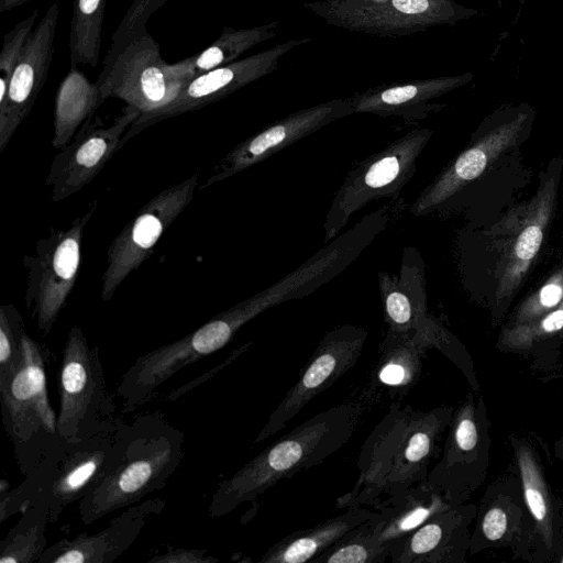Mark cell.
<instances>
[{"label": "cell", "instance_id": "7402d4cb", "mask_svg": "<svg viewBox=\"0 0 563 563\" xmlns=\"http://www.w3.org/2000/svg\"><path fill=\"white\" fill-rule=\"evenodd\" d=\"M375 512L361 528L379 542L389 544L406 537L435 512L446 508V503L435 487L420 482L372 507Z\"/></svg>", "mask_w": 563, "mask_h": 563}, {"label": "cell", "instance_id": "9a60e30c", "mask_svg": "<svg viewBox=\"0 0 563 563\" xmlns=\"http://www.w3.org/2000/svg\"><path fill=\"white\" fill-rule=\"evenodd\" d=\"M140 115L139 110L125 106L108 125L99 117L88 119L51 163L44 181L51 199L63 201L90 184L121 148L124 133Z\"/></svg>", "mask_w": 563, "mask_h": 563}, {"label": "cell", "instance_id": "cb8c5ba5", "mask_svg": "<svg viewBox=\"0 0 563 563\" xmlns=\"http://www.w3.org/2000/svg\"><path fill=\"white\" fill-rule=\"evenodd\" d=\"M279 21L246 29L225 26L219 37L203 51L169 64L173 77L184 86L197 76L231 64L252 47L277 35Z\"/></svg>", "mask_w": 563, "mask_h": 563}, {"label": "cell", "instance_id": "277c9868", "mask_svg": "<svg viewBox=\"0 0 563 563\" xmlns=\"http://www.w3.org/2000/svg\"><path fill=\"white\" fill-rule=\"evenodd\" d=\"M124 418L114 416L92 432L60 449L13 489L0 488V522L40 501L48 522H56L63 511L79 501L107 468Z\"/></svg>", "mask_w": 563, "mask_h": 563}, {"label": "cell", "instance_id": "d6a6232c", "mask_svg": "<svg viewBox=\"0 0 563 563\" xmlns=\"http://www.w3.org/2000/svg\"><path fill=\"white\" fill-rule=\"evenodd\" d=\"M542 242V231L538 225L527 227L519 235L516 244V254L523 261L531 260Z\"/></svg>", "mask_w": 563, "mask_h": 563}, {"label": "cell", "instance_id": "1f68e13d", "mask_svg": "<svg viewBox=\"0 0 563 563\" xmlns=\"http://www.w3.org/2000/svg\"><path fill=\"white\" fill-rule=\"evenodd\" d=\"M148 563H217L219 560L208 554L205 549H187L166 547V551L156 553Z\"/></svg>", "mask_w": 563, "mask_h": 563}, {"label": "cell", "instance_id": "8fae6325", "mask_svg": "<svg viewBox=\"0 0 563 563\" xmlns=\"http://www.w3.org/2000/svg\"><path fill=\"white\" fill-rule=\"evenodd\" d=\"M199 174L165 188L145 203L108 247L100 296L109 301L121 284L150 257L162 235L194 198Z\"/></svg>", "mask_w": 563, "mask_h": 563}, {"label": "cell", "instance_id": "7a4b0ae2", "mask_svg": "<svg viewBox=\"0 0 563 563\" xmlns=\"http://www.w3.org/2000/svg\"><path fill=\"white\" fill-rule=\"evenodd\" d=\"M440 409L416 410L390 404L388 411L365 439L353 487L336 499V508L374 507L427 479L435 443L444 426Z\"/></svg>", "mask_w": 563, "mask_h": 563}, {"label": "cell", "instance_id": "74e56055", "mask_svg": "<svg viewBox=\"0 0 563 563\" xmlns=\"http://www.w3.org/2000/svg\"><path fill=\"white\" fill-rule=\"evenodd\" d=\"M545 331L552 332L563 328V310H558L549 314L542 322Z\"/></svg>", "mask_w": 563, "mask_h": 563}, {"label": "cell", "instance_id": "d6986e66", "mask_svg": "<svg viewBox=\"0 0 563 563\" xmlns=\"http://www.w3.org/2000/svg\"><path fill=\"white\" fill-rule=\"evenodd\" d=\"M472 73L371 87L349 97L354 113L395 118L415 124L443 108L435 102L473 79Z\"/></svg>", "mask_w": 563, "mask_h": 563}, {"label": "cell", "instance_id": "f546056e", "mask_svg": "<svg viewBox=\"0 0 563 563\" xmlns=\"http://www.w3.org/2000/svg\"><path fill=\"white\" fill-rule=\"evenodd\" d=\"M38 14L40 10L36 8L29 16L4 34L0 52V106L7 100L11 76Z\"/></svg>", "mask_w": 563, "mask_h": 563}, {"label": "cell", "instance_id": "4316f807", "mask_svg": "<svg viewBox=\"0 0 563 563\" xmlns=\"http://www.w3.org/2000/svg\"><path fill=\"white\" fill-rule=\"evenodd\" d=\"M107 1L74 0L68 42L70 67L98 66Z\"/></svg>", "mask_w": 563, "mask_h": 563}, {"label": "cell", "instance_id": "8992f818", "mask_svg": "<svg viewBox=\"0 0 563 563\" xmlns=\"http://www.w3.org/2000/svg\"><path fill=\"white\" fill-rule=\"evenodd\" d=\"M257 316L247 298L219 312L179 340L140 355L123 373L115 390L121 413L137 411L169 378L224 347L244 324Z\"/></svg>", "mask_w": 563, "mask_h": 563}, {"label": "cell", "instance_id": "8d00e7d4", "mask_svg": "<svg viewBox=\"0 0 563 563\" xmlns=\"http://www.w3.org/2000/svg\"><path fill=\"white\" fill-rule=\"evenodd\" d=\"M562 297V288L558 285L550 284L544 286L540 291V301L547 307H552L559 302Z\"/></svg>", "mask_w": 563, "mask_h": 563}, {"label": "cell", "instance_id": "7c38bea8", "mask_svg": "<svg viewBox=\"0 0 563 563\" xmlns=\"http://www.w3.org/2000/svg\"><path fill=\"white\" fill-rule=\"evenodd\" d=\"M96 82L104 101L109 97L119 98L141 114L167 104L184 87L170 75L159 44L147 31L130 38L113 56L104 58Z\"/></svg>", "mask_w": 563, "mask_h": 563}, {"label": "cell", "instance_id": "ffe728a7", "mask_svg": "<svg viewBox=\"0 0 563 563\" xmlns=\"http://www.w3.org/2000/svg\"><path fill=\"white\" fill-rule=\"evenodd\" d=\"M428 349L412 332L387 329L361 399L374 405L402 400L420 379L422 358Z\"/></svg>", "mask_w": 563, "mask_h": 563}, {"label": "cell", "instance_id": "603a6c76", "mask_svg": "<svg viewBox=\"0 0 563 563\" xmlns=\"http://www.w3.org/2000/svg\"><path fill=\"white\" fill-rule=\"evenodd\" d=\"M311 528L285 536L273 544L258 560L260 563L312 562L347 532L369 519L375 510L371 507H349Z\"/></svg>", "mask_w": 563, "mask_h": 563}, {"label": "cell", "instance_id": "44dd1931", "mask_svg": "<svg viewBox=\"0 0 563 563\" xmlns=\"http://www.w3.org/2000/svg\"><path fill=\"white\" fill-rule=\"evenodd\" d=\"M378 288L389 330L417 332L429 318L424 263L416 247L404 249L399 275L378 273Z\"/></svg>", "mask_w": 563, "mask_h": 563}, {"label": "cell", "instance_id": "f35d334b", "mask_svg": "<svg viewBox=\"0 0 563 563\" xmlns=\"http://www.w3.org/2000/svg\"><path fill=\"white\" fill-rule=\"evenodd\" d=\"M32 0H0V12L13 10L16 7L23 5Z\"/></svg>", "mask_w": 563, "mask_h": 563}, {"label": "cell", "instance_id": "d590c367", "mask_svg": "<svg viewBox=\"0 0 563 563\" xmlns=\"http://www.w3.org/2000/svg\"><path fill=\"white\" fill-rule=\"evenodd\" d=\"M522 471H523L525 495H526L527 504H528L532 515L538 520H542L547 514L544 498L537 488L531 486L529 474H528V471L525 467V465H522Z\"/></svg>", "mask_w": 563, "mask_h": 563}, {"label": "cell", "instance_id": "2e32d148", "mask_svg": "<svg viewBox=\"0 0 563 563\" xmlns=\"http://www.w3.org/2000/svg\"><path fill=\"white\" fill-rule=\"evenodd\" d=\"M351 114L354 112L347 98L331 99L292 112L234 146L220 159L213 174L205 180L199 189L225 180L323 126Z\"/></svg>", "mask_w": 563, "mask_h": 563}, {"label": "cell", "instance_id": "83f0119b", "mask_svg": "<svg viewBox=\"0 0 563 563\" xmlns=\"http://www.w3.org/2000/svg\"><path fill=\"white\" fill-rule=\"evenodd\" d=\"M390 545L366 533L361 525L317 556L314 563H383L389 559Z\"/></svg>", "mask_w": 563, "mask_h": 563}, {"label": "cell", "instance_id": "e0dca14e", "mask_svg": "<svg viewBox=\"0 0 563 563\" xmlns=\"http://www.w3.org/2000/svg\"><path fill=\"white\" fill-rule=\"evenodd\" d=\"M59 8L53 2L30 34L0 106V154L29 115L44 87L53 59Z\"/></svg>", "mask_w": 563, "mask_h": 563}, {"label": "cell", "instance_id": "30bf717a", "mask_svg": "<svg viewBox=\"0 0 563 563\" xmlns=\"http://www.w3.org/2000/svg\"><path fill=\"white\" fill-rule=\"evenodd\" d=\"M57 428L64 442H75L117 416L100 358L82 329L74 325L66 338L57 372Z\"/></svg>", "mask_w": 563, "mask_h": 563}, {"label": "cell", "instance_id": "3957f363", "mask_svg": "<svg viewBox=\"0 0 563 563\" xmlns=\"http://www.w3.org/2000/svg\"><path fill=\"white\" fill-rule=\"evenodd\" d=\"M362 411L361 402L339 404L290 430L217 485L208 515L224 517L240 505L255 501L282 479L321 464L350 441Z\"/></svg>", "mask_w": 563, "mask_h": 563}, {"label": "cell", "instance_id": "5b68a950", "mask_svg": "<svg viewBox=\"0 0 563 563\" xmlns=\"http://www.w3.org/2000/svg\"><path fill=\"white\" fill-rule=\"evenodd\" d=\"M53 358L46 344L25 332L21 365L10 377L0 380L2 424L24 477L65 443L47 393V369Z\"/></svg>", "mask_w": 563, "mask_h": 563}, {"label": "cell", "instance_id": "ba28073f", "mask_svg": "<svg viewBox=\"0 0 563 563\" xmlns=\"http://www.w3.org/2000/svg\"><path fill=\"white\" fill-rule=\"evenodd\" d=\"M432 131L417 128L355 165L338 188L323 223V242L329 243L347 224L353 213L372 201L398 198L417 169V161Z\"/></svg>", "mask_w": 563, "mask_h": 563}, {"label": "cell", "instance_id": "484cf974", "mask_svg": "<svg viewBox=\"0 0 563 563\" xmlns=\"http://www.w3.org/2000/svg\"><path fill=\"white\" fill-rule=\"evenodd\" d=\"M48 523L44 505L32 503L0 541V563H38L48 547L45 536Z\"/></svg>", "mask_w": 563, "mask_h": 563}, {"label": "cell", "instance_id": "836d02e7", "mask_svg": "<svg viewBox=\"0 0 563 563\" xmlns=\"http://www.w3.org/2000/svg\"><path fill=\"white\" fill-rule=\"evenodd\" d=\"M452 440L462 450H473L477 443V430L473 420L461 418L456 422Z\"/></svg>", "mask_w": 563, "mask_h": 563}, {"label": "cell", "instance_id": "4dcf8cb0", "mask_svg": "<svg viewBox=\"0 0 563 563\" xmlns=\"http://www.w3.org/2000/svg\"><path fill=\"white\" fill-rule=\"evenodd\" d=\"M166 0H134L114 32L106 57L113 56L130 38L146 31V22Z\"/></svg>", "mask_w": 563, "mask_h": 563}, {"label": "cell", "instance_id": "d4e9b609", "mask_svg": "<svg viewBox=\"0 0 563 563\" xmlns=\"http://www.w3.org/2000/svg\"><path fill=\"white\" fill-rule=\"evenodd\" d=\"M103 102L98 84L90 82L77 67H70L56 92L53 147L60 150L67 145Z\"/></svg>", "mask_w": 563, "mask_h": 563}, {"label": "cell", "instance_id": "6da1fadb", "mask_svg": "<svg viewBox=\"0 0 563 563\" xmlns=\"http://www.w3.org/2000/svg\"><path fill=\"white\" fill-rule=\"evenodd\" d=\"M185 433L159 411H140L124 419L112 457L78 501L84 525L142 501L162 490L185 455Z\"/></svg>", "mask_w": 563, "mask_h": 563}, {"label": "cell", "instance_id": "ac0fdd59", "mask_svg": "<svg viewBox=\"0 0 563 563\" xmlns=\"http://www.w3.org/2000/svg\"><path fill=\"white\" fill-rule=\"evenodd\" d=\"M166 500L153 498L124 508L96 533H79L48 545L38 563H113L137 539L150 520L162 514Z\"/></svg>", "mask_w": 563, "mask_h": 563}, {"label": "cell", "instance_id": "e575fe53", "mask_svg": "<svg viewBox=\"0 0 563 563\" xmlns=\"http://www.w3.org/2000/svg\"><path fill=\"white\" fill-rule=\"evenodd\" d=\"M507 517L501 509L489 510L483 521V531L487 539L497 540L505 533Z\"/></svg>", "mask_w": 563, "mask_h": 563}, {"label": "cell", "instance_id": "52a82bcc", "mask_svg": "<svg viewBox=\"0 0 563 563\" xmlns=\"http://www.w3.org/2000/svg\"><path fill=\"white\" fill-rule=\"evenodd\" d=\"M93 200L66 229L51 230L37 240L32 254L23 256L26 272L25 308L42 335H47L65 308L76 284L86 225L98 209Z\"/></svg>", "mask_w": 563, "mask_h": 563}, {"label": "cell", "instance_id": "ab89813d", "mask_svg": "<svg viewBox=\"0 0 563 563\" xmlns=\"http://www.w3.org/2000/svg\"><path fill=\"white\" fill-rule=\"evenodd\" d=\"M527 0H519V4L522 5Z\"/></svg>", "mask_w": 563, "mask_h": 563}, {"label": "cell", "instance_id": "f1b7e54d", "mask_svg": "<svg viewBox=\"0 0 563 563\" xmlns=\"http://www.w3.org/2000/svg\"><path fill=\"white\" fill-rule=\"evenodd\" d=\"M26 332L19 310L12 303L0 306V380L10 377L23 361Z\"/></svg>", "mask_w": 563, "mask_h": 563}, {"label": "cell", "instance_id": "4fadbf2b", "mask_svg": "<svg viewBox=\"0 0 563 563\" xmlns=\"http://www.w3.org/2000/svg\"><path fill=\"white\" fill-rule=\"evenodd\" d=\"M311 37L292 38L231 64L203 73L188 81L174 100L141 114L124 133L120 147L146 128L213 103L273 73L282 57Z\"/></svg>", "mask_w": 563, "mask_h": 563}, {"label": "cell", "instance_id": "5bb4252c", "mask_svg": "<svg viewBox=\"0 0 563 563\" xmlns=\"http://www.w3.org/2000/svg\"><path fill=\"white\" fill-rule=\"evenodd\" d=\"M367 335L363 327L355 324H342L328 331L295 385L269 415L254 443L282 431L310 400L349 372L357 363Z\"/></svg>", "mask_w": 563, "mask_h": 563}, {"label": "cell", "instance_id": "9c48e42d", "mask_svg": "<svg viewBox=\"0 0 563 563\" xmlns=\"http://www.w3.org/2000/svg\"><path fill=\"white\" fill-rule=\"evenodd\" d=\"M305 9L325 23L378 37H402L478 14L455 0H314Z\"/></svg>", "mask_w": 563, "mask_h": 563}]
</instances>
